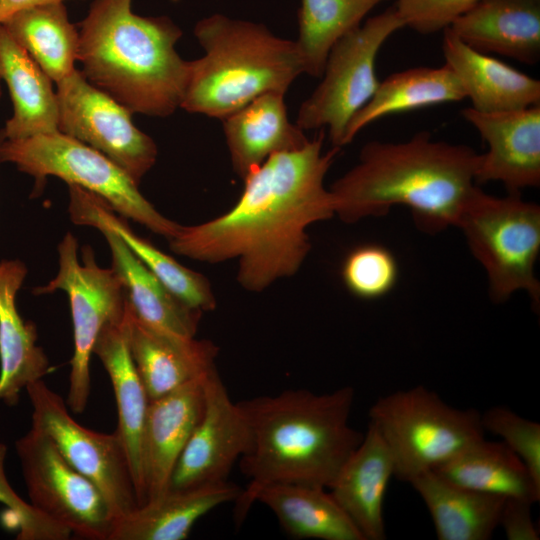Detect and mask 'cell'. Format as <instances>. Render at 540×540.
<instances>
[{
	"instance_id": "cell-35",
	"label": "cell",
	"mask_w": 540,
	"mask_h": 540,
	"mask_svg": "<svg viewBox=\"0 0 540 540\" xmlns=\"http://www.w3.org/2000/svg\"><path fill=\"white\" fill-rule=\"evenodd\" d=\"M481 423L484 432L500 437L522 460L540 485V424L503 406L491 407L481 413Z\"/></svg>"
},
{
	"instance_id": "cell-3",
	"label": "cell",
	"mask_w": 540,
	"mask_h": 540,
	"mask_svg": "<svg viewBox=\"0 0 540 540\" xmlns=\"http://www.w3.org/2000/svg\"><path fill=\"white\" fill-rule=\"evenodd\" d=\"M480 156L470 146L434 140L428 131L404 142L370 141L329 189L335 216L351 224L403 205L424 232L456 227L477 187Z\"/></svg>"
},
{
	"instance_id": "cell-10",
	"label": "cell",
	"mask_w": 540,
	"mask_h": 540,
	"mask_svg": "<svg viewBox=\"0 0 540 540\" xmlns=\"http://www.w3.org/2000/svg\"><path fill=\"white\" fill-rule=\"evenodd\" d=\"M68 232L58 245L59 269L54 279L37 287L35 294L57 290L67 293L73 323L74 352L70 361L66 404L73 413H82L88 402L91 386L90 359L94 344L105 325L123 319L127 294L122 279L113 269L100 267L93 249L81 248Z\"/></svg>"
},
{
	"instance_id": "cell-32",
	"label": "cell",
	"mask_w": 540,
	"mask_h": 540,
	"mask_svg": "<svg viewBox=\"0 0 540 540\" xmlns=\"http://www.w3.org/2000/svg\"><path fill=\"white\" fill-rule=\"evenodd\" d=\"M0 24L55 83L76 69L79 31L62 2L19 10Z\"/></svg>"
},
{
	"instance_id": "cell-28",
	"label": "cell",
	"mask_w": 540,
	"mask_h": 540,
	"mask_svg": "<svg viewBox=\"0 0 540 540\" xmlns=\"http://www.w3.org/2000/svg\"><path fill=\"white\" fill-rule=\"evenodd\" d=\"M68 186V209L85 212L106 223L152 274L185 305L199 312L215 310L217 301L205 276L184 267L136 235L102 198L77 185Z\"/></svg>"
},
{
	"instance_id": "cell-24",
	"label": "cell",
	"mask_w": 540,
	"mask_h": 540,
	"mask_svg": "<svg viewBox=\"0 0 540 540\" xmlns=\"http://www.w3.org/2000/svg\"><path fill=\"white\" fill-rule=\"evenodd\" d=\"M26 274L21 261L0 262V399L9 406L18 402L22 389L51 371L37 345L35 325L24 321L16 308V294Z\"/></svg>"
},
{
	"instance_id": "cell-34",
	"label": "cell",
	"mask_w": 540,
	"mask_h": 540,
	"mask_svg": "<svg viewBox=\"0 0 540 540\" xmlns=\"http://www.w3.org/2000/svg\"><path fill=\"white\" fill-rule=\"evenodd\" d=\"M398 276L395 256L378 244L355 247L347 254L341 268L345 287L363 300H375L388 294L396 285Z\"/></svg>"
},
{
	"instance_id": "cell-29",
	"label": "cell",
	"mask_w": 540,
	"mask_h": 540,
	"mask_svg": "<svg viewBox=\"0 0 540 540\" xmlns=\"http://www.w3.org/2000/svg\"><path fill=\"white\" fill-rule=\"evenodd\" d=\"M255 502L267 506L292 538L364 540L326 488L274 483L261 488L254 496Z\"/></svg>"
},
{
	"instance_id": "cell-23",
	"label": "cell",
	"mask_w": 540,
	"mask_h": 540,
	"mask_svg": "<svg viewBox=\"0 0 540 540\" xmlns=\"http://www.w3.org/2000/svg\"><path fill=\"white\" fill-rule=\"evenodd\" d=\"M122 320L103 327L93 354L99 358L111 380L118 414L116 431L126 449L141 506L145 503L143 433L150 400L130 354Z\"/></svg>"
},
{
	"instance_id": "cell-15",
	"label": "cell",
	"mask_w": 540,
	"mask_h": 540,
	"mask_svg": "<svg viewBox=\"0 0 540 540\" xmlns=\"http://www.w3.org/2000/svg\"><path fill=\"white\" fill-rule=\"evenodd\" d=\"M486 142L475 183H502L508 193L540 185V105L519 110L482 113L461 111Z\"/></svg>"
},
{
	"instance_id": "cell-19",
	"label": "cell",
	"mask_w": 540,
	"mask_h": 540,
	"mask_svg": "<svg viewBox=\"0 0 540 540\" xmlns=\"http://www.w3.org/2000/svg\"><path fill=\"white\" fill-rule=\"evenodd\" d=\"M68 211L74 224L93 226L103 234L111 250L112 268L122 279L128 302L143 323L165 333L195 337L201 312L176 298L106 223L82 211Z\"/></svg>"
},
{
	"instance_id": "cell-14",
	"label": "cell",
	"mask_w": 540,
	"mask_h": 540,
	"mask_svg": "<svg viewBox=\"0 0 540 540\" xmlns=\"http://www.w3.org/2000/svg\"><path fill=\"white\" fill-rule=\"evenodd\" d=\"M204 410L173 469L167 489L183 490L228 481L235 462L251 446V430L213 368L204 382Z\"/></svg>"
},
{
	"instance_id": "cell-5",
	"label": "cell",
	"mask_w": 540,
	"mask_h": 540,
	"mask_svg": "<svg viewBox=\"0 0 540 540\" xmlns=\"http://www.w3.org/2000/svg\"><path fill=\"white\" fill-rule=\"evenodd\" d=\"M194 35L204 55L190 61L181 108L222 120L269 92L286 94L304 73L295 41L264 24L215 13L199 20Z\"/></svg>"
},
{
	"instance_id": "cell-36",
	"label": "cell",
	"mask_w": 540,
	"mask_h": 540,
	"mask_svg": "<svg viewBox=\"0 0 540 540\" xmlns=\"http://www.w3.org/2000/svg\"><path fill=\"white\" fill-rule=\"evenodd\" d=\"M7 447L0 443V503L13 514L19 540H67L72 533L24 501L9 484L4 470Z\"/></svg>"
},
{
	"instance_id": "cell-16",
	"label": "cell",
	"mask_w": 540,
	"mask_h": 540,
	"mask_svg": "<svg viewBox=\"0 0 540 540\" xmlns=\"http://www.w3.org/2000/svg\"><path fill=\"white\" fill-rule=\"evenodd\" d=\"M122 326L150 401L216 367L218 347L213 342L181 337L148 326L135 315L128 299Z\"/></svg>"
},
{
	"instance_id": "cell-20",
	"label": "cell",
	"mask_w": 540,
	"mask_h": 540,
	"mask_svg": "<svg viewBox=\"0 0 540 540\" xmlns=\"http://www.w3.org/2000/svg\"><path fill=\"white\" fill-rule=\"evenodd\" d=\"M449 28L479 52L525 64L540 59V0H478Z\"/></svg>"
},
{
	"instance_id": "cell-2",
	"label": "cell",
	"mask_w": 540,
	"mask_h": 540,
	"mask_svg": "<svg viewBox=\"0 0 540 540\" xmlns=\"http://www.w3.org/2000/svg\"><path fill=\"white\" fill-rule=\"evenodd\" d=\"M354 398L348 385L321 394L289 389L238 402L250 426L251 446L240 458L249 483L235 500L237 523L266 485L330 487L363 439L349 424Z\"/></svg>"
},
{
	"instance_id": "cell-30",
	"label": "cell",
	"mask_w": 540,
	"mask_h": 540,
	"mask_svg": "<svg viewBox=\"0 0 540 540\" xmlns=\"http://www.w3.org/2000/svg\"><path fill=\"white\" fill-rule=\"evenodd\" d=\"M445 480L476 492L536 503L540 485L502 441L484 438L434 468Z\"/></svg>"
},
{
	"instance_id": "cell-40",
	"label": "cell",
	"mask_w": 540,
	"mask_h": 540,
	"mask_svg": "<svg viewBox=\"0 0 540 540\" xmlns=\"http://www.w3.org/2000/svg\"><path fill=\"white\" fill-rule=\"evenodd\" d=\"M4 139H5V136H4L3 130L0 129V145H1V143H2V141H3ZM0 163H2L1 160H0Z\"/></svg>"
},
{
	"instance_id": "cell-1",
	"label": "cell",
	"mask_w": 540,
	"mask_h": 540,
	"mask_svg": "<svg viewBox=\"0 0 540 540\" xmlns=\"http://www.w3.org/2000/svg\"><path fill=\"white\" fill-rule=\"evenodd\" d=\"M324 138L320 129L302 148L269 157L243 180L231 209L182 226L170 250L209 264L237 260L236 279L250 292L295 275L311 249L308 227L335 216L324 179L341 148L324 152Z\"/></svg>"
},
{
	"instance_id": "cell-39",
	"label": "cell",
	"mask_w": 540,
	"mask_h": 540,
	"mask_svg": "<svg viewBox=\"0 0 540 540\" xmlns=\"http://www.w3.org/2000/svg\"><path fill=\"white\" fill-rule=\"evenodd\" d=\"M63 1L64 0H0V23L19 10Z\"/></svg>"
},
{
	"instance_id": "cell-11",
	"label": "cell",
	"mask_w": 540,
	"mask_h": 540,
	"mask_svg": "<svg viewBox=\"0 0 540 540\" xmlns=\"http://www.w3.org/2000/svg\"><path fill=\"white\" fill-rule=\"evenodd\" d=\"M25 389L32 404V427L48 435L62 456L97 486L116 521L138 508L128 455L117 431L99 433L80 425L64 399L42 379Z\"/></svg>"
},
{
	"instance_id": "cell-33",
	"label": "cell",
	"mask_w": 540,
	"mask_h": 540,
	"mask_svg": "<svg viewBox=\"0 0 540 540\" xmlns=\"http://www.w3.org/2000/svg\"><path fill=\"white\" fill-rule=\"evenodd\" d=\"M385 0H301L298 39L305 74L321 77L333 45Z\"/></svg>"
},
{
	"instance_id": "cell-38",
	"label": "cell",
	"mask_w": 540,
	"mask_h": 540,
	"mask_svg": "<svg viewBox=\"0 0 540 540\" xmlns=\"http://www.w3.org/2000/svg\"><path fill=\"white\" fill-rule=\"evenodd\" d=\"M532 505L522 499L505 500L499 526L503 528L508 540H539V532L531 514Z\"/></svg>"
},
{
	"instance_id": "cell-22",
	"label": "cell",
	"mask_w": 540,
	"mask_h": 540,
	"mask_svg": "<svg viewBox=\"0 0 540 540\" xmlns=\"http://www.w3.org/2000/svg\"><path fill=\"white\" fill-rule=\"evenodd\" d=\"M284 97L265 93L221 120L232 168L242 180L272 155L309 142L289 120Z\"/></svg>"
},
{
	"instance_id": "cell-7",
	"label": "cell",
	"mask_w": 540,
	"mask_h": 540,
	"mask_svg": "<svg viewBox=\"0 0 540 540\" xmlns=\"http://www.w3.org/2000/svg\"><path fill=\"white\" fill-rule=\"evenodd\" d=\"M1 162H11L34 178V194L48 176L77 185L102 198L120 216L170 240L182 225L166 218L140 193L130 176L92 147L61 132L39 134L0 145Z\"/></svg>"
},
{
	"instance_id": "cell-41",
	"label": "cell",
	"mask_w": 540,
	"mask_h": 540,
	"mask_svg": "<svg viewBox=\"0 0 540 540\" xmlns=\"http://www.w3.org/2000/svg\"><path fill=\"white\" fill-rule=\"evenodd\" d=\"M0 97H1V78H0Z\"/></svg>"
},
{
	"instance_id": "cell-4",
	"label": "cell",
	"mask_w": 540,
	"mask_h": 540,
	"mask_svg": "<svg viewBox=\"0 0 540 540\" xmlns=\"http://www.w3.org/2000/svg\"><path fill=\"white\" fill-rule=\"evenodd\" d=\"M132 0H94L80 23L78 58L95 87L132 113L168 117L181 108L190 61L175 49L169 17L133 13Z\"/></svg>"
},
{
	"instance_id": "cell-26",
	"label": "cell",
	"mask_w": 540,
	"mask_h": 540,
	"mask_svg": "<svg viewBox=\"0 0 540 540\" xmlns=\"http://www.w3.org/2000/svg\"><path fill=\"white\" fill-rule=\"evenodd\" d=\"M0 78L8 87L13 105V114L2 128L7 140L59 132L52 80L2 24Z\"/></svg>"
},
{
	"instance_id": "cell-18",
	"label": "cell",
	"mask_w": 540,
	"mask_h": 540,
	"mask_svg": "<svg viewBox=\"0 0 540 540\" xmlns=\"http://www.w3.org/2000/svg\"><path fill=\"white\" fill-rule=\"evenodd\" d=\"M392 477V454L376 427L368 423L362 441L328 488L364 540L386 538L384 503Z\"/></svg>"
},
{
	"instance_id": "cell-25",
	"label": "cell",
	"mask_w": 540,
	"mask_h": 540,
	"mask_svg": "<svg viewBox=\"0 0 540 540\" xmlns=\"http://www.w3.org/2000/svg\"><path fill=\"white\" fill-rule=\"evenodd\" d=\"M242 488L225 481L191 489H167L116 521L109 540H183L216 507L235 502Z\"/></svg>"
},
{
	"instance_id": "cell-37",
	"label": "cell",
	"mask_w": 540,
	"mask_h": 540,
	"mask_svg": "<svg viewBox=\"0 0 540 540\" xmlns=\"http://www.w3.org/2000/svg\"><path fill=\"white\" fill-rule=\"evenodd\" d=\"M478 0H395L404 27L428 35L443 31Z\"/></svg>"
},
{
	"instance_id": "cell-31",
	"label": "cell",
	"mask_w": 540,
	"mask_h": 540,
	"mask_svg": "<svg viewBox=\"0 0 540 540\" xmlns=\"http://www.w3.org/2000/svg\"><path fill=\"white\" fill-rule=\"evenodd\" d=\"M465 98L460 80L446 64L442 67H413L393 73L379 82L371 99L352 117L343 145L351 143L367 125L387 115L459 102Z\"/></svg>"
},
{
	"instance_id": "cell-27",
	"label": "cell",
	"mask_w": 540,
	"mask_h": 540,
	"mask_svg": "<svg viewBox=\"0 0 540 540\" xmlns=\"http://www.w3.org/2000/svg\"><path fill=\"white\" fill-rule=\"evenodd\" d=\"M409 484L426 505L439 540H489L499 527L503 497L463 488L432 470Z\"/></svg>"
},
{
	"instance_id": "cell-9",
	"label": "cell",
	"mask_w": 540,
	"mask_h": 540,
	"mask_svg": "<svg viewBox=\"0 0 540 540\" xmlns=\"http://www.w3.org/2000/svg\"><path fill=\"white\" fill-rule=\"evenodd\" d=\"M402 28L393 5L341 37L328 54L321 82L300 105L296 125L303 131L326 127L332 146L342 148L348 123L379 85V50Z\"/></svg>"
},
{
	"instance_id": "cell-13",
	"label": "cell",
	"mask_w": 540,
	"mask_h": 540,
	"mask_svg": "<svg viewBox=\"0 0 540 540\" xmlns=\"http://www.w3.org/2000/svg\"><path fill=\"white\" fill-rule=\"evenodd\" d=\"M56 85L59 132L105 155L139 186L155 164L158 149L134 125L132 112L92 85L81 70Z\"/></svg>"
},
{
	"instance_id": "cell-21",
	"label": "cell",
	"mask_w": 540,
	"mask_h": 540,
	"mask_svg": "<svg viewBox=\"0 0 540 540\" xmlns=\"http://www.w3.org/2000/svg\"><path fill=\"white\" fill-rule=\"evenodd\" d=\"M445 64L456 74L475 111L494 113L540 105V81L443 30Z\"/></svg>"
},
{
	"instance_id": "cell-12",
	"label": "cell",
	"mask_w": 540,
	"mask_h": 540,
	"mask_svg": "<svg viewBox=\"0 0 540 540\" xmlns=\"http://www.w3.org/2000/svg\"><path fill=\"white\" fill-rule=\"evenodd\" d=\"M30 504L80 538L109 540L116 519L97 486L77 471L41 430L16 442Z\"/></svg>"
},
{
	"instance_id": "cell-17",
	"label": "cell",
	"mask_w": 540,
	"mask_h": 540,
	"mask_svg": "<svg viewBox=\"0 0 540 540\" xmlns=\"http://www.w3.org/2000/svg\"><path fill=\"white\" fill-rule=\"evenodd\" d=\"M209 372L149 402L142 445L145 503L168 488L177 460L202 417Z\"/></svg>"
},
{
	"instance_id": "cell-8",
	"label": "cell",
	"mask_w": 540,
	"mask_h": 540,
	"mask_svg": "<svg viewBox=\"0 0 540 540\" xmlns=\"http://www.w3.org/2000/svg\"><path fill=\"white\" fill-rule=\"evenodd\" d=\"M456 227L485 269L495 303H503L521 290L539 308L540 282L535 274L540 252L539 205L524 201L520 193L496 197L477 186Z\"/></svg>"
},
{
	"instance_id": "cell-6",
	"label": "cell",
	"mask_w": 540,
	"mask_h": 540,
	"mask_svg": "<svg viewBox=\"0 0 540 540\" xmlns=\"http://www.w3.org/2000/svg\"><path fill=\"white\" fill-rule=\"evenodd\" d=\"M369 423L392 454L395 477L407 483L485 437L480 412L453 407L423 385L380 397Z\"/></svg>"
}]
</instances>
